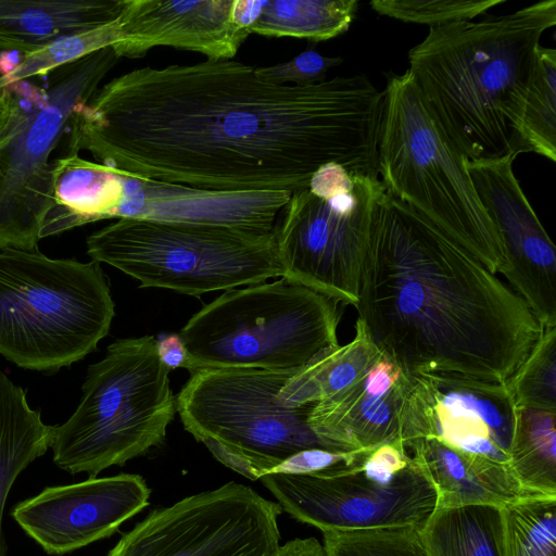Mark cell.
I'll return each mask as SVG.
<instances>
[{
	"mask_svg": "<svg viewBox=\"0 0 556 556\" xmlns=\"http://www.w3.org/2000/svg\"><path fill=\"white\" fill-rule=\"evenodd\" d=\"M382 101L363 74L299 86L232 60L146 66L74 109L66 154L202 190L293 193L327 163L378 176Z\"/></svg>",
	"mask_w": 556,
	"mask_h": 556,
	"instance_id": "cell-1",
	"label": "cell"
},
{
	"mask_svg": "<svg viewBox=\"0 0 556 556\" xmlns=\"http://www.w3.org/2000/svg\"><path fill=\"white\" fill-rule=\"evenodd\" d=\"M354 306L375 344L407 375L503 383L543 331L507 283L387 190Z\"/></svg>",
	"mask_w": 556,
	"mask_h": 556,
	"instance_id": "cell-2",
	"label": "cell"
},
{
	"mask_svg": "<svg viewBox=\"0 0 556 556\" xmlns=\"http://www.w3.org/2000/svg\"><path fill=\"white\" fill-rule=\"evenodd\" d=\"M556 1L429 27L407 70L438 129L470 162L526 153L522 115L542 34Z\"/></svg>",
	"mask_w": 556,
	"mask_h": 556,
	"instance_id": "cell-3",
	"label": "cell"
},
{
	"mask_svg": "<svg viewBox=\"0 0 556 556\" xmlns=\"http://www.w3.org/2000/svg\"><path fill=\"white\" fill-rule=\"evenodd\" d=\"M114 315L99 263L0 248V354L16 366L54 372L81 361Z\"/></svg>",
	"mask_w": 556,
	"mask_h": 556,
	"instance_id": "cell-4",
	"label": "cell"
},
{
	"mask_svg": "<svg viewBox=\"0 0 556 556\" xmlns=\"http://www.w3.org/2000/svg\"><path fill=\"white\" fill-rule=\"evenodd\" d=\"M378 140V173L390 194L501 274L500 233L482 206L463 157L438 129L406 71L389 73Z\"/></svg>",
	"mask_w": 556,
	"mask_h": 556,
	"instance_id": "cell-5",
	"label": "cell"
},
{
	"mask_svg": "<svg viewBox=\"0 0 556 556\" xmlns=\"http://www.w3.org/2000/svg\"><path fill=\"white\" fill-rule=\"evenodd\" d=\"M155 343L150 334L116 340L88 367L77 408L54 426L59 468L96 478L162 444L177 406Z\"/></svg>",
	"mask_w": 556,
	"mask_h": 556,
	"instance_id": "cell-6",
	"label": "cell"
},
{
	"mask_svg": "<svg viewBox=\"0 0 556 556\" xmlns=\"http://www.w3.org/2000/svg\"><path fill=\"white\" fill-rule=\"evenodd\" d=\"M341 305L286 278L225 291L179 332L187 369L299 368L339 345Z\"/></svg>",
	"mask_w": 556,
	"mask_h": 556,
	"instance_id": "cell-7",
	"label": "cell"
},
{
	"mask_svg": "<svg viewBox=\"0 0 556 556\" xmlns=\"http://www.w3.org/2000/svg\"><path fill=\"white\" fill-rule=\"evenodd\" d=\"M294 369L190 371L176 396L185 429L219 463L252 481L299 452L331 451L311 426L316 403H294L280 394Z\"/></svg>",
	"mask_w": 556,
	"mask_h": 556,
	"instance_id": "cell-8",
	"label": "cell"
},
{
	"mask_svg": "<svg viewBox=\"0 0 556 556\" xmlns=\"http://www.w3.org/2000/svg\"><path fill=\"white\" fill-rule=\"evenodd\" d=\"M91 261L109 264L140 287L200 296L282 277L274 230L121 218L86 241Z\"/></svg>",
	"mask_w": 556,
	"mask_h": 556,
	"instance_id": "cell-9",
	"label": "cell"
},
{
	"mask_svg": "<svg viewBox=\"0 0 556 556\" xmlns=\"http://www.w3.org/2000/svg\"><path fill=\"white\" fill-rule=\"evenodd\" d=\"M111 47L58 67L48 88L15 83L20 112L0 144V248L37 250L54 204L52 152L66 136L74 109L89 101L117 63Z\"/></svg>",
	"mask_w": 556,
	"mask_h": 556,
	"instance_id": "cell-10",
	"label": "cell"
},
{
	"mask_svg": "<svg viewBox=\"0 0 556 556\" xmlns=\"http://www.w3.org/2000/svg\"><path fill=\"white\" fill-rule=\"evenodd\" d=\"M260 480L282 510L321 532L420 528L437 506L434 486L401 440L350 464Z\"/></svg>",
	"mask_w": 556,
	"mask_h": 556,
	"instance_id": "cell-11",
	"label": "cell"
},
{
	"mask_svg": "<svg viewBox=\"0 0 556 556\" xmlns=\"http://www.w3.org/2000/svg\"><path fill=\"white\" fill-rule=\"evenodd\" d=\"M352 175L354 188L328 199L308 188L291 193L274 236L281 278L354 306L386 188L376 175Z\"/></svg>",
	"mask_w": 556,
	"mask_h": 556,
	"instance_id": "cell-12",
	"label": "cell"
},
{
	"mask_svg": "<svg viewBox=\"0 0 556 556\" xmlns=\"http://www.w3.org/2000/svg\"><path fill=\"white\" fill-rule=\"evenodd\" d=\"M282 508L237 482L152 510L106 556H270Z\"/></svg>",
	"mask_w": 556,
	"mask_h": 556,
	"instance_id": "cell-13",
	"label": "cell"
},
{
	"mask_svg": "<svg viewBox=\"0 0 556 556\" xmlns=\"http://www.w3.org/2000/svg\"><path fill=\"white\" fill-rule=\"evenodd\" d=\"M516 419L506 382L408 375L400 439H435L509 467Z\"/></svg>",
	"mask_w": 556,
	"mask_h": 556,
	"instance_id": "cell-14",
	"label": "cell"
},
{
	"mask_svg": "<svg viewBox=\"0 0 556 556\" xmlns=\"http://www.w3.org/2000/svg\"><path fill=\"white\" fill-rule=\"evenodd\" d=\"M515 159L463 162L500 233L501 274L543 328L556 327V250L514 174Z\"/></svg>",
	"mask_w": 556,
	"mask_h": 556,
	"instance_id": "cell-15",
	"label": "cell"
},
{
	"mask_svg": "<svg viewBox=\"0 0 556 556\" xmlns=\"http://www.w3.org/2000/svg\"><path fill=\"white\" fill-rule=\"evenodd\" d=\"M146 480L135 473L48 486L16 504L11 515L49 555L62 556L114 534L149 504Z\"/></svg>",
	"mask_w": 556,
	"mask_h": 556,
	"instance_id": "cell-16",
	"label": "cell"
},
{
	"mask_svg": "<svg viewBox=\"0 0 556 556\" xmlns=\"http://www.w3.org/2000/svg\"><path fill=\"white\" fill-rule=\"evenodd\" d=\"M117 58L144 56L155 47L231 60L251 35L233 20V0H123Z\"/></svg>",
	"mask_w": 556,
	"mask_h": 556,
	"instance_id": "cell-17",
	"label": "cell"
},
{
	"mask_svg": "<svg viewBox=\"0 0 556 556\" xmlns=\"http://www.w3.org/2000/svg\"><path fill=\"white\" fill-rule=\"evenodd\" d=\"M121 173L124 194L113 214L116 219L219 226L269 233L291 197L287 191H208Z\"/></svg>",
	"mask_w": 556,
	"mask_h": 556,
	"instance_id": "cell-18",
	"label": "cell"
},
{
	"mask_svg": "<svg viewBox=\"0 0 556 556\" xmlns=\"http://www.w3.org/2000/svg\"><path fill=\"white\" fill-rule=\"evenodd\" d=\"M408 375L384 354L355 384L317 402L311 426L331 451H368L401 440Z\"/></svg>",
	"mask_w": 556,
	"mask_h": 556,
	"instance_id": "cell-19",
	"label": "cell"
},
{
	"mask_svg": "<svg viewBox=\"0 0 556 556\" xmlns=\"http://www.w3.org/2000/svg\"><path fill=\"white\" fill-rule=\"evenodd\" d=\"M437 492L435 508L491 505L498 508L530 497L509 467L467 454L435 439L404 443Z\"/></svg>",
	"mask_w": 556,
	"mask_h": 556,
	"instance_id": "cell-20",
	"label": "cell"
},
{
	"mask_svg": "<svg viewBox=\"0 0 556 556\" xmlns=\"http://www.w3.org/2000/svg\"><path fill=\"white\" fill-rule=\"evenodd\" d=\"M123 0H0V50L27 54L116 20Z\"/></svg>",
	"mask_w": 556,
	"mask_h": 556,
	"instance_id": "cell-21",
	"label": "cell"
},
{
	"mask_svg": "<svg viewBox=\"0 0 556 556\" xmlns=\"http://www.w3.org/2000/svg\"><path fill=\"white\" fill-rule=\"evenodd\" d=\"M52 165L54 204L43 219L40 239L113 218L124 194L119 170L77 154L54 159Z\"/></svg>",
	"mask_w": 556,
	"mask_h": 556,
	"instance_id": "cell-22",
	"label": "cell"
},
{
	"mask_svg": "<svg viewBox=\"0 0 556 556\" xmlns=\"http://www.w3.org/2000/svg\"><path fill=\"white\" fill-rule=\"evenodd\" d=\"M54 426L46 425L33 409L25 390L0 371V556L8 544L2 521L7 498L20 473L45 455L51 445Z\"/></svg>",
	"mask_w": 556,
	"mask_h": 556,
	"instance_id": "cell-23",
	"label": "cell"
},
{
	"mask_svg": "<svg viewBox=\"0 0 556 556\" xmlns=\"http://www.w3.org/2000/svg\"><path fill=\"white\" fill-rule=\"evenodd\" d=\"M382 354L357 319L355 333L348 343L328 348L295 368L280 394L300 404L327 400L358 382Z\"/></svg>",
	"mask_w": 556,
	"mask_h": 556,
	"instance_id": "cell-24",
	"label": "cell"
},
{
	"mask_svg": "<svg viewBox=\"0 0 556 556\" xmlns=\"http://www.w3.org/2000/svg\"><path fill=\"white\" fill-rule=\"evenodd\" d=\"M418 532L427 556H500L501 514L495 506L435 508Z\"/></svg>",
	"mask_w": 556,
	"mask_h": 556,
	"instance_id": "cell-25",
	"label": "cell"
},
{
	"mask_svg": "<svg viewBox=\"0 0 556 556\" xmlns=\"http://www.w3.org/2000/svg\"><path fill=\"white\" fill-rule=\"evenodd\" d=\"M556 412L517 407L510 470L527 495L556 498Z\"/></svg>",
	"mask_w": 556,
	"mask_h": 556,
	"instance_id": "cell-26",
	"label": "cell"
},
{
	"mask_svg": "<svg viewBox=\"0 0 556 556\" xmlns=\"http://www.w3.org/2000/svg\"><path fill=\"white\" fill-rule=\"evenodd\" d=\"M357 0H263L250 34L323 41L345 33L357 12Z\"/></svg>",
	"mask_w": 556,
	"mask_h": 556,
	"instance_id": "cell-27",
	"label": "cell"
},
{
	"mask_svg": "<svg viewBox=\"0 0 556 556\" xmlns=\"http://www.w3.org/2000/svg\"><path fill=\"white\" fill-rule=\"evenodd\" d=\"M500 514V556H556V498L522 500Z\"/></svg>",
	"mask_w": 556,
	"mask_h": 556,
	"instance_id": "cell-28",
	"label": "cell"
},
{
	"mask_svg": "<svg viewBox=\"0 0 556 556\" xmlns=\"http://www.w3.org/2000/svg\"><path fill=\"white\" fill-rule=\"evenodd\" d=\"M522 136L526 152L556 161V50L540 45L525 102Z\"/></svg>",
	"mask_w": 556,
	"mask_h": 556,
	"instance_id": "cell-29",
	"label": "cell"
},
{
	"mask_svg": "<svg viewBox=\"0 0 556 556\" xmlns=\"http://www.w3.org/2000/svg\"><path fill=\"white\" fill-rule=\"evenodd\" d=\"M119 40V23L116 18L102 26L61 37L37 51L22 54L18 64L4 76L9 85L46 76L60 66L112 47Z\"/></svg>",
	"mask_w": 556,
	"mask_h": 556,
	"instance_id": "cell-30",
	"label": "cell"
},
{
	"mask_svg": "<svg viewBox=\"0 0 556 556\" xmlns=\"http://www.w3.org/2000/svg\"><path fill=\"white\" fill-rule=\"evenodd\" d=\"M506 384L516 407L556 412V327L543 328Z\"/></svg>",
	"mask_w": 556,
	"mask_h": 556,
	"instance_id": "cell-31",
	"label": "cell"
},
{
	"mask_svg": "<svg viewBox=\"0 0 556 556\" xmlns=\"http://www.w3.org/2000/svg\"><path fill=\"white\" fill-rule=\"evenodd\" d=\"M419 528L323 532L325 556H427Z\"/></svg>",
	"mask_w": 556,
	"mask_h": 556,
	"instance_id": "cell-32",
	"label": "cell"
},
{
	"mask_svg": "<svg viewBox=\"0 0 556 556\" xmlns=\"http://www.w3.org/2000/svg\"><path fill=\"white\" fill-rule=\"evenodd\" d=\"M506 0H372L370 7L380 15L404 23L429 27L457 21H470Z\"/></svg>",
	"mask_w": 556,
	"mask_h": 556,
	"instance_id": "cell-33",
	"label": "cell"
},
{
	"mask_svg": "<svg viewBox=\"0 0 556 556\" xmlns=\"http://www.w3.org/2000/svg\"><path fill=\"white\" fill-rule=\"evenodd\" d=\"M341 63V58L325 56L315 49H307L290 61L255 67V73L278 85L307 86L326 80L327 72Z\"/></svg>",
	"mask_w": 556,
	"mask_h": 556,
	"instance_id": "cell-34",
	"label": "cell"
},
{
	"mask_svg": "<svg viewBox=\"0 0 556 556\" xmlns=\"http://www.w3.org/2000/svg\"><path fill=\"white\" fill-rule=\"evenodd\" d=\"M363 451L337 452L311 448L299 452L277 466L270 473H312L353 463Z\"/></svg>",
	"mask_w": 556,
	"mask_h": 556,
	"instance_id": "cell-35",
	"label": "cell"
},
{
	"mask_svg": "<svg viewBox=\"0 0 556 556\" xmlns=\"http://www.w3.org/2000/svg\"><path fill=\"white\" fill-rule=\"evenodd\" d=\"M308 190L323 199L349 192L354 188V177L342 165L327 163L311 177Z\"/></svg>",
	"mask_w": 556,
	"mask_h": 556,
	"instance_id": "cell-36",
	"label": "cell"
},
{
	"mask_svg": "<svg viewBox=\"0 0 556 556\" xmlns=\"http://www.w3.org/2000/svg\"><path fill=\"white\" fill-rule=\"evenodd\" d=\"M20 112V94L15 85H9L4 75H0V144L13 131Z\"/></svg>",
	"mask_w": 556,
	"mask_h": 556,
	"instance_id": "cell-37",
	"label": "cell"
},
{
	"mask_svg": "<svg viewBox=\"0 0 556 556\" xmlns=\"http://www.w3.org/2000/svg\"><path fill=\"white\" fill-rule=\"evenodd\" d=\"M161 363L169 370L188 367V353L179 333L161 334L155 343Z\"/></svg>",
	"mask_w": 556,
	"mask_h": 556,
	"instance_id": "cell-38",
	"label": "cell"
},
{
	"mask_svg": "<svg viewBox=\"0 0 556 556\" xmlns=\"http://www.w3.org/2000/svg\"><path fill=\"white\" fill-rule=\"evenodd\" d=\"M270 556H325V552L317 539L296 538L279 545Z\"/></svg>",
	"mask_w": 556,
	"mask_h": 556,
	"instance_id": "cell-39",
	"label": "cell"
}]
</instances>
